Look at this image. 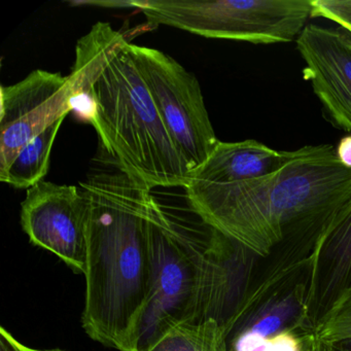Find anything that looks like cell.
<instances>
[{"mask_svg":"<svg viewBox=\"0 0 351 351\" xmlns=\"http://www.w3.org/2000/svg\"><path fill=\"white\" fill-rule=\"evenodd\" d=\"M0 174L22 149L71 112L69 77L38 71L0 88Z\"/></svg>","mask_w":351,"mask_h":351,"instance_id":"cell-8","label":"cell"},{"mask_svg":"<svg viewBox=\"0 0 351 351\" xmlns=\"http://www.w3.org/2000/svg\"><path fill=\"white\" fill-rule=\"evenodd\" d=\"M289 155V152L276 151L254 139L219 141L208 160L194 171L191 182L234 184L256 180L280 169Z\"/></svg>","mask_w":351,"mask_h":351,"instance_id":"cell-12","label":"cell"},{"mask_svg":"<svg viewBox=\"0 0 351 351\" xmlns=\"http://www.w3.org/2000/svg\"><path fill=\"white\" fill-rule=\"evenodd\" d=\"M123 5L138 10L153 25L263 45L297 40L312 14V0H132Z\"/></svg>","mask_w":351,"mask_h":351,"instance_id":"cell-4","label":"cell"},{"mask_svg":"<svg viewBox=\"0 0 351 351\" xmlns=\"http://www.w3.org/2000/svg\"><path fill=\"white\" fill-rule=\"evenodd\" d=\"M269 351H303L302 337L293 330H285L269 338Z\"/></svg>","mask_w":351,"mask_h":351,"instance_id":"cell-18","label":"cell"},{"mask_svg":"<svg viewBox=\"0 0 351 351\" xmlns=\"http://www.w3.org/2000/svg\"><path fill=\"white\" fill-rule=\"evenodd\" d=\"M322 351H351V340L336 343H322Z\"/></svg>","mask_w":351,"mask_h":351,"instance_id":"cell-21","label":"cell"},{"mask_svg":"<svg viewBox=\"0 0 351 351\" xmlns=\"http://www.w3.org/2000/svg\"><path fill=\"white\" fill-rule=\"evenodd\" d=\"M228 332L213 319L184 324L166 332L149 351H229Z\"/></svg>","mask_w":351,"mask_h":351,"instance_id":"cell-15","label":"cell"},{"mask_svg":"<svg viewBox=\"0 0 351 351\" xmlns=\"http://www.w3.org/2000/svg\"><path fill=\"white\" fill-rule=\"evenodd\" d=\"M21 225L32 243L85 275L87 203L79 188L44 180L34 184L21 204Z\"/></svg>","mask_w":351,"mask_h":351,"instance_id":"cell-7","label":"cell"},{"mask_svg":"<svg viewBox=\"0 0 351 351\" xmlns=\"http://www.w3.org/2000/svg\"><path fill=\"white\" fill-rule=\"evenodd\" d=\"M87 203V269L82 324L90 338L134 351L151 289L153 194L124 172L81 182Z\"/></svg>","mask_w":351,"mask_h":351,"instance_id":"cell-2","label":"cell"},{"mask_svg":"<svg viewBox=\"0 0 351 351\" xmlns=\"http://www.w3.org/2000/svg\"><path fill=\"white\" fill-rule=\"evenodd\" d=\"M0 351H36L18 341L7 328H0Z\"/></svg>","mask_w":351,"mask_h":351,"instance_id":"cell-19","label":"cell"},{"mask_svg":"<svg viewBox=\"0 0 351 351\" xmlns=\"http://www.w3.org/2000/svg\"><path fill=\"white\" fill-rule=\"evenodd\" d=\"M36 351H66V350H62V349H46V350H38V349H36Z\"/></svg>","mask_w":351,"mask_h":351,"instance_id":"cell-22","label":"cell"},{"mask_svg":"<svg viewBox=\"0 0 351 351\" xmlns=\"http://www.w3.org/2000/svg\"><path fill=\"white\" fill-rule=\"evenodd\" d=\"M311 17L335 22L351 34V0H312Z\"/></svg>","mask_w":351,"mask_h":351,"instance_id":"cell-17","label":"cell"},{"mask_svg":"<svg viewBox=\"0 0 351 351\" xmlns=\"http://www.w3.org/2000/svg\"><path fill=\"white\" fill-rule=\"evenodd\" d=\"M151 289L134 351H149L172 328L190 322L202 272L207 238L180 225L152 197Z\"/></svg>","mask_w":351,"mask_h":351,"instance_id":"cell-5","label":"cell"},{"mask_svg":"<svg viewBox=\"0 0 351 351\" xmlns=\"http://www.w3.org/2000/svg\"><path fill=\"white\" fill-rule=\"evenodd\" d=\"M310 301L320 293L326 305L351 285V199L335 215L314 244L311 256Z\"/></svg>","mask_w":351,"mask_h":351,"instance_id":"cell-11","label":"cell"},{"mask_svg":"<svg viewBox=\"0 0 351 351\" xmlns=\"http://www.w3.org/2000/svg\"><path fill=\"white\" fill-rule=\"evenodd\" d=\"M191 209L254 256L285 243L314 244L351 199V169L330 145L289 152L285 165L263 178L234 184L191 182Z\"/></svg>","mask_w":351,"mask_h":351,"instance_id":"cell-1","label":"cell"},{"mask_svg":"<svg viewBox=\"0 0 351 351\" xmlns=\"http://www.w3.org/2000/svg\"><path fill=\"white\" fill-rule=\"evenodd\" d=\"M337 157L345 167L351 169V135L343 137L336 147Z\"/></svg>","mask_w":351,"mask_h":351,"instance_id":"cell-20","label":"cell"},{"mask_svg":"<svg viewBox=\"0 0 351 351\" xmlns=\"http://www.w3.org/2000/svg\"><path fill=\"white\" fill-rule=\"evenodd\" d=\"M129 51L168 133L194 173L219 141L198 80L161 51L132 44Z\"/></svg>","mask_w":351,"mask_h":351,"instance_id":"cell-6","label":"cell"},{"mask_svg":"<svg viewBox=\"0 0 351 351\" xmlns=\"http://www.w3.org/2000/svg\"><path fill=\"white\" fill-rule=\"evenodd\" d=\"M308 304L307 285H300L287 295L267 302L256 311L242 314L228 334L250 332L269 339L285 330H293L291 326L305 317Z\"/></svg>","mask_w":351,"mask_h":351,"instance_id":"cell-13","label":"cell"},{"mask_svg":"<svg viewBox=\"0 0 351 351\" xmlns=\"http://www.w3.org/2000/svg\"><path fill=\"white\" fill-rule=\"evenodd\" d=\"M295 42L306 65L304 79L311 84L326 119L351 133V34L309 24Z\"/></svg>","mask_w":351,"mask_h":351,"instance_id":"cell-9","label":"cell"},{"mask_svg":"<svg viewBox=\"0 0 351 351\" xmlns=\"http://www.w3.org/2000/svg\"><path fill=\"white\" fill-rule=\"evenodd\" d=\"M312 334L322 343L351 340V285L342 289L328 304Z\"/></svg>","mask_w":351,"mask_h":351,"instance_id":"cell-16","label":"cell"},{"mask_svg":"<svg viewBox=\"0 0 351 351\" xmlns=\"http://www.w3.org/2000/svg\"><path fill=\"white\" fill-rule=\"evenodd\" d=\"M98 137L117 168L139 184L184 188L193 170L168 133L124 34L108 28L93 86Z\"/></svg>","mask_w":351,"mask_h":351,"instance_id":"cell-3","label":"cell"},{"mask_svg":"<svg viewBox=\"0 0 351 351\" xmlns=\"http://www.w3.org/2000/svg\"><path fill=\"white\" fill-rule=\"evenodd\" d=\"M252 254L243 246L208 228L200 283L190 324L213 319L229 332L246 301Z\"/></svg>","mask_w":351,"mask_h":351,"instance_id":"cell-10","label":"cell"},{"mask_svg":"<svg viewBox=\"0 0 351 351\" xmlns=\"http://www.w3.org/2000/svg\"><path fill=\"white\" fill-rule=\"evenodd\" d=\"M64 119L32 139L18 154L11 166L0 174V182L17 189H30L49 172L53 145Z\"/></svg>","mask_w":351,"mask_h":351,"instance_id":"cell-14","label":"cell"}]
</instances>
